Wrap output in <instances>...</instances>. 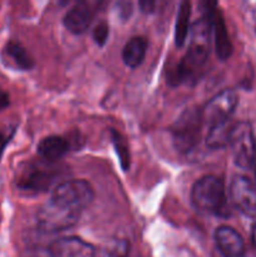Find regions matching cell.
<instances>
[{"label":"cell","mask_w":256,"mask_h":257,"mask_svg":"<svg viewBox=\"0 0 256 257\" xmlns=\"http://www.w3.org/2000/svg\"><path fill=\"white\" fill-rule=\"evenodd\" d=\"M215 241L223 257H243L246 248L243 238L235 228L222 225L215 231Z\"/></svg>","instance_id":"cell-11"},{"label":"cell","mask_w":256,"mask_h":257,"mask_svg":"<svg viewBox=\"0 0 256 257\" xmlns=\"http://www.w3.org/2000/svg\"><path fill=\"white\" fill-rule=\"evenodd\" d=\"M97 3L80 2L77 3L69 12L65 14L64 27L73 34H83L90 27L97 12Z\"/></svg>","instance_id":"cell-10"},{"label":"cell","mask_w":256,"mask_h":257,"mask_svg":"<svg viewBox=\"0 0 256 257\" xmlns=\"http://www.w3.org/2000/svg\"><path fill=\"white\" fill-rule=\"evenodd\" d=\"M155 2H141L140 7L141 9L143 10L145 13H152L153 9H155Z\"/></svg>","instance_id":"cell-24"},{"label":"cell","mask_w":256,"mask_h":257,"mask_svg":"<svg viewBox=\"0 0 256 257\" xmlns=\"http://www.w3.org/2000/svg\"><path fill=\"white\" fill-rule=\"evenodd\" d=\"M108 35H109V27H108L107 23L102 22L95 25L92 37L98 45H104V43L108 39Z\"/></svg>","instance_id":"cell-21"},{"label":"cell","mask_w":256,"mask_h":257,"mask_svg":"<svg viewBox=\"0 0 256 257\" xmlns=\"http://www.w3.org/2000/svg\"><path fill=\"white\" fill-rule=\"evenodd\" d=\"M48 257H50V256H48Z\"/></svg>","instance_id":"cell-27"},{"label":"cell","mask_w":256,"mask_h":257,"mask_svg":"<svg viewBox=\"0 0 256 257\" xmlns=\"http://www.w3.org/2000/svg\"><path fill=\"white\" fill-rule=\"evenodd\" d=\"M131 246L127 240L117 238L105 242L99 250H95L94 257H128Z\"/></svg>","instance_id":"cell-19"},{"label":"cell","mask_w":256,"mask_h":257,"mask_svg":"<svg viewBox=\"0 0 256 257\" xmlns=\"http://www.w3.org/2000/svg\"><path fill=\"white\" fill-rule=\"evenodd\" d=\"M112 135H113V143H114L115 150H117L118 156H119V160H120V163H122L123 170H128V168H130V152H128L127 146L124 145V140H122L119 133L112 132Z\"/></svg>","instance_id":"cell-20"},{"label":"cell","mask_w":256,"mask_h":257,"mask_svg":"<svg viewBox=\"0 0 256 257\" xmlns=\"http://www.w3.org/2000/svg\"><path fill=\"white\" fill-rule=\"evenodd\" d=\"M48 253L50 257H94L95 247L77 236H65L53 241Z\"/></svg>","instance_id":"cell-9"},{"label":"cell","mask_w":256,"mask_h":257,"mask_svg":"<svg viewBox=\"0 0 256 257\" xmlns=\"http://www.w3.org/2000/svg\"><path fill=\"white\" fill-rule=\"evenodd\" d=\"M233 124L235 123H231L230 119L211 124L210 131L206 136V146L211 150H220V148H225L226 146H228Z\"/></svg>","instance_id":"cell-16"},{"label":"cell","mask_w":256,"mask_h":257,"mask_svg":"<svg viewBox=\"0 0 256 257\" xmlns=\"http://www.w3.org/2000/svg\"><path fill=\"white\" fill-rule=\"evenodd\" d=\"M252 170H253V172H255V176H256V145H255V156H253V163H252Z\"/></svg>","instance_id":"cell-26"},{"label":"cell","mask_w":256,"mask_h":257,"mask_svg":"<svg viewBox=\"0 0 256 257\" xmlns=\"http://www.w3.org/2000/svg\"><path fill=\"white\" fill-rule=\"evenodd\" d=\"M251 240H252V245L256 247V225L252 227V232H251Z\"/></svg>","instance_id":"cell-25"},{"label":"cell","mask_w":256,"mask_h":257,"mask_svg":"<svg viewBox=\"0 0 256 257\" xmlns=\"http://www.w3.org/2000/svg\"><path fill=\"white\" fill-rule=\"evenodd\" d=\"M9 103H10L9 94H8L4 89H2V88H0V112H2V110H4L5 108L9 105Z\"/></svg>","instance_id":"cell-22"},{"label":"cell","mask_w":256,"mask_h":257,"mask_svg":"<svg viewBox=\"0 0 256 257\" xmlns=\"http://www.w3.org/2000/svg\"><path fill=\"white\" fill-rule=\"evenodd\" d=\"M52 171L43 170L40 167H28L22 172L19 177V187L25 191H35L40 192L44 188L49 187L50 183L53 182Z\"/></svg>","instance_id":"cell-13"},{"label":"cell","mask_w":256,"mask_h":257,"mask_svg":"<svg viewBox=\"0 0 256 257\" xmlns=\"http://www.w3.org/2000/svg\"><path fill=\"white\" fill-rule=\"evenodd\" d=\"M211 14L207 13L193 24L188 52L171 74V82L177 85L195 79L197 73L207 62L211 47Z\"/></svg>","instance_id":"cell-1"},{"label":"cell","mask_w":256,"mask_h":257,"mask_svg":"<svg viewBox=\"0 0 256 257\" xmlns=\"http://www.w3.org/2000/svg\"><path fill=\"white\" fill-rule=\"evenodd\" d=\"M210 14L213 38H215L216 53L221 60H226L232 53V44L230 42V37H228L222 14L218 9H211Z\"/></svg>","instance_id":"cell-12"},{"label":"cell","mask_w":256,"mask_h":257,"mask_svg":"<svg viewBox=\"0 0 256 257\" xmlns=\"http://www.w3.org/2000/svg\"><path fill=\"white\" fill-rule=\"evenodd\" d=\"M9 140H10V136L5 135L4 132H0V157H2L3 152H4L5 146L8 145Z\"/></svg>","instance_id":"cell-23"},{"label":"cell","mask_w":256,"mask_h":257,"mask_svg":"<svg viewBox=\"0 0 256 257\" xmlns=\"http://www.w3.org/2000/svg\"><path fill=\"white\" fill-rule=\"evenodd\" d=\"M203 117L198 107H190L181 113L172 125V141L176 150L181 153H188L195 150L201 138Z\"/></svg>","instance_id":"cell-3"},{"label":"cell","mask_w":256,"mask_h":257,"mask_svg":"<svg viewBox=\"0 0 256 257\" xmlns=\"http://www.w3.org/2000/svg\"><path fill=\"white\" fill-rule=\"evenodd\" d=\"M69 152V142L60 136H48L38 145V153L47 162H57Z\"/></svg>","instance_id":"cell-14"},{"label":"cell","mask_w":256,"mask_h":257,"mask_svg":"<svg viewBox=\"0 0 256 257\" xmlns=\"http://www.w3.org/2000/svg\"><path fill=\"white\" fill-rule=\"evenodd\" d=\"M191 200L197 210L218 216H227V197L225 183L217 176L207 175L196 181Z\"/></svg>","instance_id":"cell-2"},{"label":"cell","mask_w":256,"mask_h":257,"mask_svg":"<svg viewBox=\"0 0 256 257\" xmlns=\"http://www.w3.org/2000/svg\"><path fill=\"white\" fill-rule=\"evenodd\" d=\"M256 140L252 127L248 122H237L233 124L228 146L232 150V157L236 166L242 170H251L255 156Z\"/></svg>","instance_id":"cell-6"},{"label":"cell","mask_w":256,"mask_h":257,"mask_svg":"<svg viewBox=\"0 0 256 257\" xmlns=\"http://www.w3.org/2000/svg\"><path fill=\"white\" fill-rule=\"evenodd\" d=\"M237 103L238 97L235 90L223 89L222 92L213 95L203 105V108H201L203 122H208L210 124H216V123L228 120L231 115H232V113L235 112Z\"/></svg>","instance_id":"cell-8"},{"label":"cell","mask_w":256,"mask_h":257,"mask_svg":"<svg viewBox=\"0 0 256 257\" xmlns=\"http://www.w3.org/2000/svg\"><path fill=\"white\" fill-rule=\"evenodd\" d=\"M190 17H191V3L182 2L178 8L177 22H176L175 29V40L177 47H182L186 42L190 27Z\"/></svg>","instance_id":"cell-18"},{"label":"cell","mask_w":256,"mask_h":257,"mask_svg":"<svg viewBox=\"0 0 256 257\" xmlns=\"http://www.w3.org/2000/svg\"><path fill=\"white\" fill-rule=\"evenodd\" d=\"M233 206L250 218H256V183L243 175L233 176L230 183Z\"/></svg>","instance_id":"cell-7"},{"label":"cell","mask_w":256,"mask_h":257,"mask_svg":"<svg viewBox=\"0 0 256 257\" xmlns=\"http://www.w3.org/2000/svg\"><path fill=\"white\" fill-rule=\"evenodd\" d=\"M4 52L7 54V57L14 63L15 67H18L19 69L28 70L30 68H33V65H34L33 58L30 57L28 50L20 43L9 42L7 44V47H5Z\"/></svg>","instance_id":"cell-17"},{"label":"cell","mask_w":256,"mask_h":257,"mask_svg":"<svg viewBox=\"0 0 256 257\" xmlns=\"http://www.w3.org/2000/svg\"><path fill=\"white\" fill-rule=\"evenodd\" d=\"M148 42L143 37H133L125 43L122 50V59L130 68H137L142 64L147 53Z\"/></svg>","instance_id":"cell-15"},{"label":"cell","mask_w":256,"mask_h":257,"mask_svg":"<svg viewBox=\"0 0 256 257\" xmlns=\"http://www.w3.org/2000/svg\"><path fill=\"white\" fill-rule=\"evenodd\" d=\"M82 212L49 200L37 212V225L42 232L57 233L72 228L79 221Z\"/></svg>","instance_id":"cell-4"},{"label":"cell","mask_w":256,"mask_h":257,"mask_svg":"<svg viewBox=\"0 0 256 257\" xmlns=\"http://www.w3.org/2000/svg\"><path fill=\"white\" fill-rule=\"evenodd\" d=\"M50 200L83 212V210L87 208L94 200V190L88 181H64L54 188Z\"/></svg>","instance_id":"cell-5"}]
</instances>
